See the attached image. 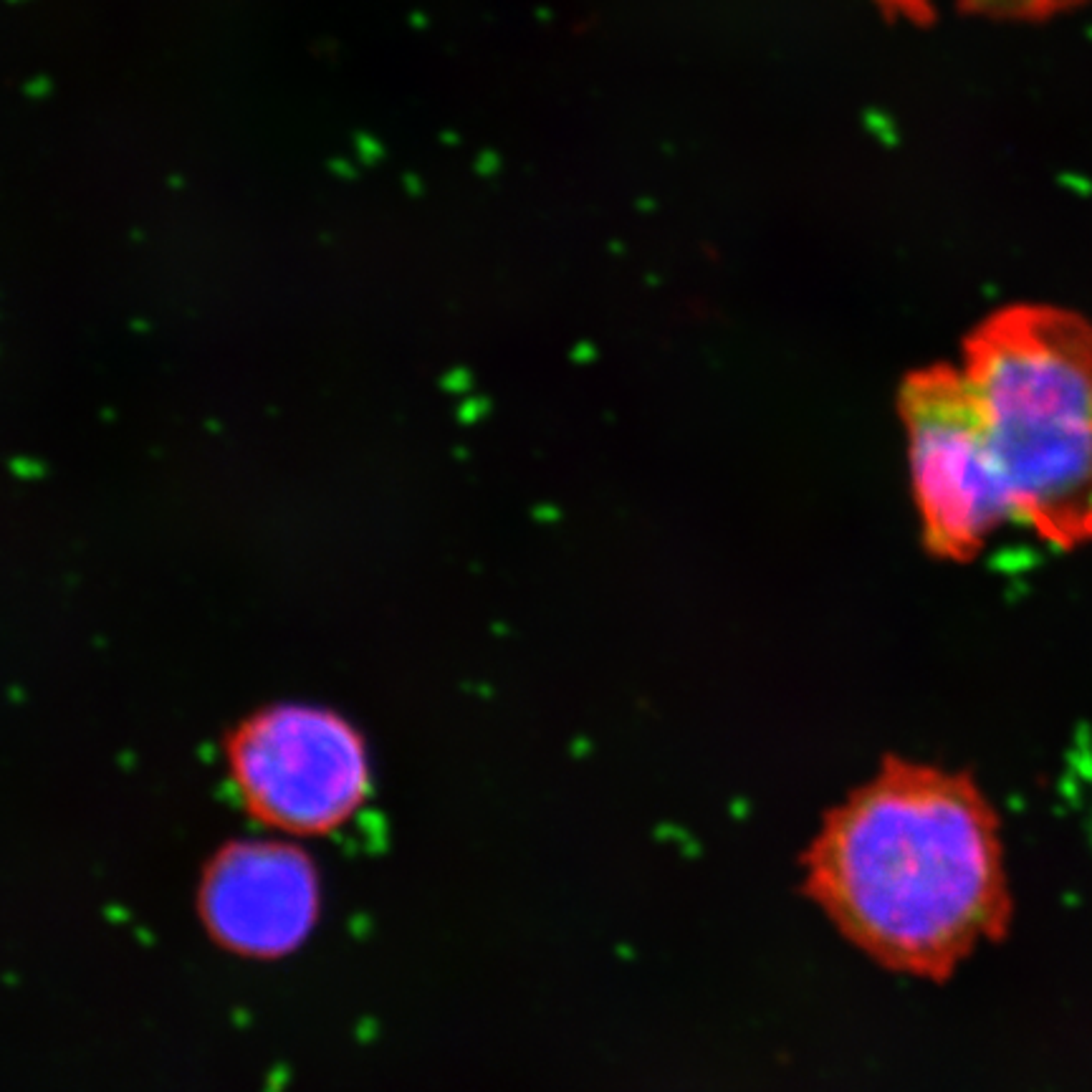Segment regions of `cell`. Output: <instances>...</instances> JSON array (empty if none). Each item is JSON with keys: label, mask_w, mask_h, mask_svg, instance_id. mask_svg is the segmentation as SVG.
<instances>
[{"label": "cell", "mask_w": 1092, "mask_h": 1092, "mask_svg": "<svg viewBox=\"0 0 1092 1092\" xmlns=\"http://www.w3.org/2000/svg\"><path fill=\"white\" fill-rule=\"evenodd\" d=\"M807 893L842 936L897 974L946 981L1011 928L1004 825L976 776L887 756L825 817Z\"/></svg>", "instance_id": "obj_1"}, {"label": "cell", "mask_w": 1092, "mask_h": 1092, "mask_svg": "<svg viewBox=\"0 0 1092 1092\" xmlns=\"http://www.w3.org/2000/svg\"><path fill=\"white\" fill-rule=\"evenodd\" d=\"M228 779L258 825L286 837L337 832L370 794L360 729L317 703L258 708L226 741Z\"/></svg>", "instance_id": "obj_2"}, {"label": "cell", "mask_w": 1092, "mask_h": 1092, "mask_svg": "<svg viewBox=\"0 0 1092 1092\" xmlns=\"http://www.w3.org/2000/svg\"><path fill=\"white\" fill-rule=\"evenodd\" d=\"M908 463L928 549L971 562L1017 524L989 430L959 367L916 370L900 387Z\"/></svg>", "instance_id": "obj_3"}, {"label": "cell", "mask_w": 1092, "mask_h": 1092, "mask_svg": "<svg viewBox=\"0 0 1092 1092\" xmlns=\"http://www.w3.org/2000/svg\"><path fill=\"white\" fill-rule=\"evenodd\" d=\"M961 374L984 423L1092 420V324L1050 304H1011L974 327Z\"/></svg>", "instance_id": "obj_4"}, {"label": "cell", "mask_w": 1092, "mask_h": 1092, "mask_svg": "<svg viewBox=\"0 0 1092 1092\" xmlns=\"http://www.w3.org/2000/svg\"><path fill=\"white\" fill-rule=\"evenodd\" d=\"M197 910L207 936L243 959H281L304 946L321 916V875L299 845L246 837L203 870Z\"/></svg>", "instance_id": "obj_5"}, {"label": "cell", "mask_w": 1092, "mask_h": 1092, "mask_svg": "<svg viewBox=\"0 0 1092 1092\" xmlns=\"http://www.w3.org/2000/svg\"><path fill=\"white\" fill-rule=\"evenodd\" d=\"M986 430L1014 521L1057 549L1092 544V420Z\"/></svg>", "instance_id": "obj_6"}, {"label": "cell", "mask_w": 1092, "mask_h": 1092, "mask_svg": "<svg viewBox=\"0 0 1092 1092\" xmlns=\"http://www.w3.org/2000/svg\"><path fill=\"white\" fill-rule=\"evenodd\" d=\"M1087 0H959L971 16L994 23H1040L1077 11Z\"/></svg>", "instance_id": "obj_7"}, {"label": "cell", "mask_w": 1092, "mask_h": 1092, "mask_svg": "<svg viewBox=\"0 0 1092 1092\" xmlns=\"http://www.w3.org/2000/svg\"><path fill=\"white\" fill-rule=\"evenodd\" d=\"M890 3H896V6H900V8H913L916 3H920V0H890Z\"/></svg>", "instance_id": "obj_8"}]
</instances>
